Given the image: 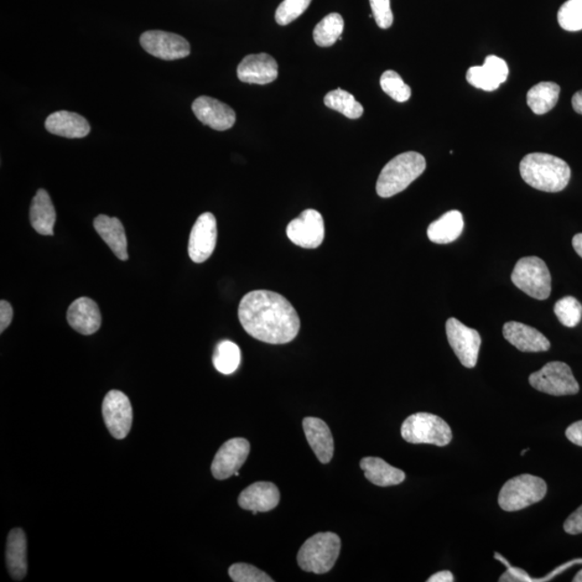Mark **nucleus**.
I'll use <instances>...</instances> for the list:
<instances>
[{"mask_svg": "<svg viewBox=\"0 0 582 582\" xmlns=\"http://www.w3.org/2000/svg\"><path fill=\"white\" fill-rule=\"evenodd\" d=\"M238 320L249 336L269 345H286L300 331L299 315L293 304L270 290H254L244 295Z\"/></svg>", "mask_w": 582, "mask_h": 582, "instance_id": "f257e3e1", "label": "nucleus"}, {"mask_svg": "<svg viewBox=\"0 0 582 582\" xmlns=\"http://www.w3.org/2000/svg\"><path fill=\"white\" fill-rule=\"evenodd\" d=\"M520 173L534 189L553 194L564 190L571 175L570 165L564 160L542 153L526 155L520 163Z\"/></svg>", "mask_w": 582, "mask_h": 582, "instance_id": "f03ea898", "label": "nucleus"}, {"mask_svg": "<svg viewBox=\"0 0 582 582\" xmlns=\"http://www.w3.org/2000/svg\"><path fill=\"white\" fill-rule=\"evenodd\" d=\"M426 160L422 154L409 152L397 155L384 166L377 183L381 197H392L408 188L424 173Z\"/></svg>", "mask_w": 582, "mask_h": 582, "instance_id": "7ed1b4c3", "label": "nucleus"}, {"mask_svg": "<svg viewBox=\"0 0 582 582\" xmlns=\"http://www.w3.org/2000/svg\"><path fill=\"white\" fill-rule=\"evenodd\" d=\"M341 551V539L335 533H317L303 545L298 564L308 573L326 574L334 568Z\"/></svg>", "mask_w": 582, "mask_h": 582, "instance_id": "20e7f679", "label": "nucleus"}, {"mask_svg": "<svg viewBox=\"0 0 582 582\" xmlns=\"http://www.w3.org/2000/svg\"><path fill=\"white\" fill-rule=\"evenodd\" d=\"M547 494V485L542 478L520 475L508 480L498 495L503 511H519L543 501Z\"/></svg>", "mask_w": 582, "mask_h": 582, "instance_id": "39448f33", "label": "nucleus"}, {"mask_svg": "<svg viewBox=\"0 0 582 582\" xmlns=\"http://www.w3.org/2000/svg\"><path fill=\"white\" fill-rule=\"evenodd\" d=\"M403 438L409 444L445 446L451 443L452 430L445 420L430 413H415L402 426Z\"/></svg>", "mask_w": 582, "mask_h": 582, "instance_id": "423d86ee", "label": "nucleus"}, {"mask_svg": "<svg viewBox=\"0 0 582 582\" xmlns=\"http://www.w3.org/2000/svg\"><path fill=\"white\" fill-rule=\"evenodd\" d=\"M511 280L529 297L536 300L549 298L551 274L543 259L535 256L520 259L513 269Z\"/></svg>", "mask_w": 582, "mask_h": 582, "instance_id": "0eeeda50", "label": "nucleus"}, {"mask_svg": "<svg viewBox=\"0 0 582 582\" xmlns=\"http://www.w3.org/2000/svg\"><path fill=\"white\" fill-rule=\"evenodd\" d=\"M529 384L537 391L553 396H569L579 393L577 382L569 365L562 362H551L529 376Z\"/></svg>", "mask_w": 582, "mask_h": 582, "instance_id": "6e6552de", "label": "nucleus"}, {"mask_svg": "<svg viewBox=\"0 0 582 582\" xmlns=\"http://www.w3.org/2000/svg\"><path fill=\"white\" fill-rule=\"evenodd\" d=\"M445 329L450 346L461 365L470 369L475 368L481 346L479 332L461 323L454 317L446 321Z\"/></svg>", "mask_w": 582, "mask_h": 582, "instance_id": "1a4fd4ad", "label": "nucleus"}, {"mask_svg": "<svg viewBox=\"0 0 582 582\" xmlns=\"http://www.w3.org/2000/svg\"><path fill=\"white\" fill-rule=\"evenodd\" d=\"M103 418L113 438H126L132 428L133 410L126 394L121 391L109 392L103 402Z\"/></svg>", "mask_w": 582, "mask_h": 582, "instance_id": "9d476101", "label": "nucleus"}, {"mask_svg": "<svg viewBox=\"0 0 582 582\" xmlns=\"http://www.w3.org/2000/svg\"><path fill=\"white\" fill-rule=\"evenodd\" d=\"M287 237L295 245L303 248H317L325 238L323 216L315 210H305L287 226Z\"/></svg>", "mask_w": 582, "mask_h": 582, "instance_id": "9b49d317", "label": "nucleus"}, {"mask_svg": "<svg viewBox=\"0 0 582 582\" xmlns=\"http://www.w3.org/2000/svg\"><path fill=\"white\" fill-rule=\"evenodd\" d=\"M144 50L158 59L174 61L185 59L190 54V45L178 34L163 30H148L140 36Z\"/></svg>", "mask_w": 582, "mask_h": 582, "instance_id": "f8f14e48", "label": "nucleus"}, {"mask_svg": "<svg viewBox=\"0 0 582 582\" xmlns=\"http://www.w3.org/2000/svg\"><path fill=\"white\" fill-rule=\"evenodd\" d=\"M251 452V445L244 438H233L220 446L212 462V474L217 480L238 476Z\"/></svg>", "mask_w": 582, "mask_h": 582, "instance_id": "ddd939ff", "label": "nucleus"}, {"mask_svg": "<svg viewBox=\"0 0 582 582\" xmlns=\"http://www.w3.org/2000/svg\"><path fill=\"white\" fill-rule=\"evenodd\" d=\"M217 243V221L212 212H204L197 218L192 228L188 252L192 262L202 263L215 251Z\"/></svg>", "mask_w": 582, "mask_h": 582, "instance_id": "4468645a", "label": "nucleus"}, {"mask_svg": "<svg viewBox=\"0 0 582 582\" xmlns=\"http://www.w3.org/2000/svg\"><path fill=\"white\" fill-rule=\"evenodd\" d=\"M192 112L203 124L216 131H227L237 121V114L230 106L210 96L197 97L192 104Z\"/></svg>", "mask_w": 582, "mask_h": 582, "instance_id": "2eb2a0df", "label": "nucleus"}, {"mask_svg": "<svg viewBox=\"0 0 582 582\" xmlns=\"http://www.w3.org/2000/svg\"><path fill=\"white\" fill-rule=\"evenodd\" d=\"M278 76V62L267 54L247 55L237 66L238 79L253 85H268Z\"/></svg>", "mask_w": 582, "mask_h": 582, "instance_id": "dca6fc26", "label": "nucleus"}, {"mask_svg": "<svg viewBox=\"0 0 582 582\" xmlns=\"http://www.w3.org/2000/svg\"><path fill=\"white\" fill-rule=\"evenodd\" d=\"M279 500V491L274 483L260 481L253 483L240 494L238 505L257 514L273 511L278 507Z\"/></svg>", "mask_w": 582, "mask_h": 582, "instance_id": "f3484780", "label": "nucleus"}, {"mask_svg": "<svg viewBox=\"0 0 582 582\" xmlns=\"http://www.w3.org/2000/svg\"><path fill=\"white\" fill-rule=\"evenodd\" d=\"M503 335L511 345L521 352H547L551 346L549 340L542 332L518 321L506 323L503 328Z\"/></svg>", "mask_w": 582, "mask_h": 582, "instance_id": "a211bd4d", "label": "nucleus"}, {"mask_svg": "<svg viewBox=\"0 0 582 582\" xmlns=\"http://www.w3.org/2000/svg\"><path fill=\"white\" fill-rule=\"evenodd\" d=\"M67 320L72 329L90 336L101 328L102 315L96 301L82 297L72 303L67 311Z\"/></svg>", "mask_w": 582, "mask_h": 582, "instance_id": "6ab92c4d", "label": "nucleus"}, {"mask_svg": "<svg viewBox=\"0 0 582 582\" xmlns=\"http://www.w3.org/2000/svg\"><path fill=\"white\" fill-rule=\"evenodd\" d=\"M303 430L306 440L321 464H328L335 453V441L330 428L323 420L305 418Z\"/></svg>", "mask_w": 582, "mask_h": 582, "instance_id": "aec40b11", "label": "nucleus"}, {"mask_svg": "<svg viewBox=\"0 0 582 582\" xmlns=\"http://www.w3.org/2000/svg\"><path fill=\"white\" fill-rule=\"evenodd\" d=\"M46 131L57 137L66 138L86 137L91 131L89 122L86 118L76 112H56L46 118L45 123Z\"/></svg>", "mask_w": 582, "mask_h": 582, "instance_id": "412c9836", "label": "nucleus"}, {"mask_svg": "<svg viewBox=\"0 0 582 582\" xmlns=\"http://www.w3.org/2000/svg\"><path fill=\"white\" fill-rule=\"evenodd\" d=\"M93 226H95L97 235L112 249L114 256L122 262H127L129 259L128 241L122 222L118 218L100 215L93 221Z\"/></svg>", "mask_w": 582, "mask_h": 582, "instance_id": "4be33fe9", "label": "nucleus"}, {"mask_svg": "<svg viewBox=\"0 0 582 582\" xmlns=\"http://www.w3.org/2000/svg\"><path fill=\"white\" fill-rule=\"evenodd\" d=\"M6 560L13 580H23L28 574V539L22 528H13L8 535Z\"/></svg>", "mask_w": 582, "mask_h": 582, "instance_id": "5701e85b", "label": "nucleus"}, {"mask_svg": "<svg viewBox=\"0 0 582 582\" xmlns=\"http://www.w3.org/2000/svg\"><path fill=\"white\" fill-rule=\"evenodd\" d=\"M29 220L35 231L41 236H54L56 212L51 197L44 189H39L30 205Z\"/></svg>", "mask_w": 582, "mask_h": 582, "instance_id": "b1692460", "label": "nucleus"}, {"mask_svg": "<svg viewBox=\"0 0 582 582\" xmlns=\"http://www.w3.org/2000/svg\"><path fill=\"white\" fill-rule=\"evenodd\" d=\"M361 469L366 479L378 486H398L405 480L403 470L396 469L380 457H365L361 461Z\"/></svg>", "mask_w": 582, "mask_h": 582, "instance_id": "393cba45", "label": "nucleus"}, {"mask_svg": "<svg viewBox=\"0 0 582 582\" xmlns=\"http://www.w3.org/2000/svg\"><path fill=\"white\" fill-rule=\"evenodd\" d=\"M464 230V218L459 211H450L439 220L430 223L428 236L436 244H449L454 242Z\"/></svg>", "mask_w": 582, "mask_h": 582, "instance_id": "a878e982", "label": "nucleus"}, {"mask_svg": "<svg viewBox=\"0 0 582 582\" xmlns=\"http://www.w3.org/2000/svg\"><path fill=\"white\" fill-rule=\"evenodd\" d=\"M560 87L557 83L544 81L534 86L528 91V105L536 114H545L553 111L559 101Z\"/></svg>", "mask_w": 582, "mask_h": 582, "instance_id": "bb28decb", "label": "nucleus"}, {"mask_svg": "<svg viewBox=\"0 0 582 582\" xmlns=\"http://www.w3.org/2000/svg\"><path fill=\"white\" fill-rule=\"evenodd\" d=\"M343 29H345V20L339 13L327 15L314 29L313 37L316 45L323 48L334 46L341 37Z\"/></svg>", "mask_w": 582, "mask_h": 582, "instance_id": "cd10ccee", "label": "nucleus"}, {"mask_svg": "<svg viewBox=\"0 0 582 582\" xmlns=\"http://www.w3.org/2000/svg\"><path fill=\"white\" fill-rule=\"evenodd\" d=\"M325 105L336 112H339L350 119H358L362 116L363 107L360 102L356 101L354 96L342 89L330 91L325 96Z\"/></svg>", "mask_w": 582, "mask_h": 582, "instance_id": "c85d7f7f", "label": "nucleus"}, {"mask_svg": "<svg viewBox=\"0 0 582 582\" xmlns=\"http://www.w3.org/2000/svg\"><path fill=\"white\" fill-rule=\"evenodd\" d=\"M212 362L222 374L236 372L241 363L240 347L231 341H221L216 347Z\"/></svg>", "mask_w": 582, "mask_h": 582, "instance_id": "c756f323", "label": "nucleus"}, {"mask_svg": "<svg viewBox=\"0 0 582 582\" xmlns=\"http://www.w3.org/2000/svg\"><path fill=\"white\" fill-rule=\"evenodd\" d=\"M554 314L557 315L560 323L569 328H574L580 323L582 317V305L574 297H564L560 299L554 305Z\"/></svg>", "mask_w": 582, "mask_h": 582, "instance_id": "7c9ffc66", "label": "nucleus"}, {"mask_svg": "<svg viewBox=\"0 0 582 582\" xmlns=\"http://www.w3.org/2000/svg\"><path fill=\"white\" fill-rule=\"evenodd\" d=\"M381 87L388 96L398 103H404L412 97V87L405 85L403 78L394 71H387L381 77Z\"/></svg>", "mask_w": 582, "mask_h": 582, "instance_id": "2f4dec72", "label": "nucleus"}, {"mask_svg": "<svg viewBox=\"0 0 582 582\" xmlns=\"http://www.w3.org/2000/svg\"><path fill=\"white\" fill-rule=\"evenodd\" d=\"M561 28L569 32H578L582 29V0H568L558 13Z\"/></svg>", "mask_w": 582, "mask_h": 582, "instance_id": "473e14b6", "label": "nucleus"}, {"mask_svg": "<svg viewBox=\"0 0 582 582\" xmlns=\"http://www.w3.org/2000/svg\"><path fill=\"white\" fill-rule=\"evenodd\" d=\"M311 2L312 0H284L275 12V21L282 26L294 22L305 12Z\"/></svg>", "mask_w": 582, "mask_h": 582, "instance_id": "72a5a7b5", "label": "nucleus"}, {"mask_svg": "<svg viewBox=\"0 0 582 582\" xmlns=\"http://www.w3.org/2000/svg\"><path fill=\"white\" fill-rule=\"evenodd\" d=\"M229 576L235 582H272L271 577L256 566L246 563L233 564L229 569Z\"/></svg>", "mask_w": 582, "mask_h": 582, "instance_id": "f704fd0d", "label": "nucleus"}, {"mask_svg": "<svg viewBox=\"0 0 582 582\" xmlns=\"http://www.w3.org/2000/svg\"><path fill=\"white\" fill-rule=\"evenodd\" d=\"M466 78L472 87L483 91H495L501 86V83L494 79L483 65L470 67L467 71Z\"/></svg>", "mask_w": 582, "mask_h": 582, "instance_id": "c9c22d12", "label": "nucleus"}, {"mask_svg": "<svg viewBox=\"0 0 582 582\" xmlns=\"http://www.w3.org/2000/svg\"><path fill=\"white\" fill-rule=\"evenodd\" d=\"M370 6L378 28L382 29L391 28L394 22L391 0H370Z\"/></svg>", "mask_w": 582, "mask_h": 582, "instance_id": "e433bc0d", "label": "nucleus"}, {"mask_svg": "<svg viewBox=\"0 0 582 582\" xmlns=\"http://www.w3.org/2000/svg\"><path fill=\"white\" fill-rule=\"evenodd\" d=\"M485 69L490 72L494 79L502 83L507 80L509 75L508 65L505 61L496 55H488L486 59Z\"/></svg>", "mask_w": 582, "mask_h": 582, "instance_id": "4c0bfd02", "label": "nucleus"}, {"mask_svg": "<svg viewBox=\"0 0 582 582\" xmlns=\"http://www.w3.org/2000/svg\"><path fill=\"white\" fill-rule=\"evenodd\" d=\"M564 531L570 535L582 533V506L570 514L564 523Z\"/></svg>", "mask_w": 582, "mask_h": 582, "instance_id": "58836bf2", "label": "nucleus"}, {"mask_svg": "<svg viewBox=\"0 0 582 582\" xmlns=\"http://www.w3.org/2000/svg\"><path fill=\"white\" fill-rule=\"evenodd\" d=\"M13 319V309L6 300L0 301V331L6 330Z\"/></svg>", "mask_w": 582, "mask_h": 582, "instance_id": "ea45409f", "label": "nucleus"}, {"mask_svg": "<svg viewBox=\"0 0 582 582\" xmlns=\"http://www.w3.org/2000/svg\"><path fill=\"white\" fill-rule=\"evenodd\" d=\"M566 436L576 445L582 446V420L575 422L566 429Z\"/></svg>", "mask_w": 582, "mask_h": 582, "instance_id": "a19ab883", "label": "nucleus"}, {"mask_svg": "<svg viewBox=\"0 0 582 582\" xmlns=\"http://www.w3.org/2000/svg\"><path fill=\"white\" fill-rule=\"evenodd\" d=\"M428 581V582H452L454 581V577L453 575H452L451 571L444 570V571H439V573L431 576Z\"/></svg>", "mask_w": 582, "mask_h": 582, "instance_id": "79ce46f5", "label": "nucleus"}, {"mask_svg": "<svg viewBox=\"0 0 582 582\" xmlns=\"http://www.w3.org/2000/svg\"><path fill=\"white\" fill-rule=\"evenodd\" d=\"M571 105H573L574 111L577 113L582 114V90L576 93L571 100Z\"/></svg>", "mask_w": 582, "mask_h": 582, "instance_id": "37998d69", "label": "nucleus"}, {"mask_svg": "<svg viewBox=\"0 0 582 582\" xmlns=\"http://www.w3.org/2000/svg\"><path fill=\"white\" fill-rule=\"evenodd\" d=\"M573 247L575 252L582 258V233H578L573 238Z\"/></svg>", "mask_w": 582, "mask_h": 582, "instance_id": "c03bdc74", "label": "nucleus"}, {"mask_svg": "<svg viewBox=\"0 0 582 582\" xmlns=\"http://www.w3.org/2000/svg\"><path fill=\"white\" fill-rule=\"evenodd\" d=\"M574 582H582V570L579 571L578 574L575 576V578L573 579Z\"/></svg>", "mask_w": 582, "mask_h": 582, "instance_id": "a18cd8bd", "label": "nucleus"}, {"mask_svg": "<svg viewBox=\"0 0 582 582\" xmlns=\"http://www.w3.org/2000/svg\"><path fill=\"white\" fill-rule=\"evenodd\" d=\"M528 451V449H527V450H524V451H522V453H521V455H524V454H526Z\"/></svg>", "mask_w": 582, "mask_h": 582, "instance_id": "49530a36", "label": "nucleus"}]
</instances>
